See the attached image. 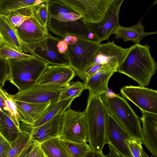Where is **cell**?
Here are the masks:
<instances>
[{
    "label": "cell",
    "mask_w": 157,
    "mask_h": 157,
    "mask_svg": "<svg viewBox=\"0 0 157 157\" xmlns=\"http://www.w3.org/2000/svg\"><path fill=\"white\" fill-rule=\"evenodd\" d=\"M157 64L151 56L147 44H135L129 48L125 58L118 65L117 72L124 74L138 83L139 86H148L156 71Z\"/></svg>",
    "instance_id": "cell-1"
},
{
    "label": "cell",
    "mask_w": 157,
    "mask_h": 157,
    "mask_svg": "<svg viewBox=\"0 0 157 157\" xmlns=\"http://www.w3.org/2000/svg\"><path fill=\"white\" fill-rule=\"evenodd\" d=\"M88 128L87 142L92 150L102 151L107 144V115L108 110L101 95L89 92L85 110Z\"/></svg>",
    "instance_id": "cell-2"
},
{
    "label": "cell",
    "mask_w": 157,
    "mask_h": 157,
    "mask_svg": "<svg viewBox=\"0 0 157 157\" xmlns=\"http://www.w3.org/2000/svg\"><path fill=\"white\" fill-rule=\"evenodd\" d=\"M10 72L9 82L21 91L35 86L50 64L36 56L7 60Z\"/></svg>",
    "instance_id": "cell-3"
},
{
    "label": "cell",
    "mask_w": 157,
    "mask_h": 157,
    "mask_svg": "<svg viewBox=\"0 0 157 157\" xmlns=\"http://www.w3.org/2000/svg\"><path fill=\"white\" fill-rule=\"evenodd\" d=\"M64 40L68 44L65 54L69 66L79 78L85 81L84 72L93 60L101 44L70 35L67 36Z\"/></svg>",
    "instance_id": "cell-4"
},
{
    "label": "cell",
    "mask_w": 157,
    "mask_h": 157,
    "mask_svg": "<svg viewBox=\"0 0 157 157\" xmlns=\"http://www.w3.org/2000/svg\"><path fill=\"white\" fill-rule=\"evenodd\" d=\"M101 96L109 112L128 134L142 141L144 136L140 118L125 99L115 93Z\"/></svg>",
    "instance_id": "cell-5"
},
{
    "label": "cell",
    "mask_w": 157,
    "mask_h": 157,
    "mask_svg": "<svg viewBox=\"0 0 157 157\" xmlns=\"http://www.w3.org/2000/svg\"><path fill=\"white\" fill-rule=\"evenodd\" d=\"M63 40L60 37L54 36L49 32L44 39L38 41L24 43L25 53L40 59L50 65L69 66L65 54H61L58 51V43Z\"/></svg>",
    "instance_id": "cell-6"
},
{
    "label": "cell",
    "mask_w": 157,
    "mask_h": 157,
    "mask_svg": "<svg viewBox=\"0 0 157 157\" xmlns=\"http://www.w3.org/2000/svg\"><path fill=\"white\" fill-rule=\"evenodd\" d=\"M64 5L82 16L86 24L98 23L105 17L115 0H59Z\"/></svg>",
    "instance_id": "cell-7"
},
{
    "label": "cell",
    "mask_w": 157,
    "mask_h": 157,
    "mask_svg": "<svg viewBox=\"0 0 157 157\" xmlns=\"http://www.w3.org/2000/svg\"><path fill=\"white\" fill-rule=\"evenodd\" d=\"M88 128L85 111L78 112L71 109L62 114L59 137L76 142H87Z\"/></svg>",
    "instance_id": "cell-8"
},
{
    "label": "cell",
    "mask_w": 157,
    "mask_h": 157,
    "mask_svg": "<svg viewBox=\"0 0 157 157\" xmlns=\"http://www.w3.org/2000/svg\"><path fill=\"white\" fill-rule=\"evenodd\" d=\"M124 98L131 101L141 111L157 114V91L147 87L126 86L120 89Z\"/></svg>",
    "instance_id": "cell-9"
},
{
    "label": "cell",
    "mask_w": 157,
    "mask_h": 157,
    "mask_svg": "<svg viewBox=\"0 0 157 157\" xmlns=\"http://www.w3.org/2000/svg\"><path fill=\"white\" fill-rule=\"evenodd\" d=\"M47 27L48 32L63 40L70 35L97 42L94 34L81 18L74 21L62 22L48 16Z\"/></svg>",
    "instance_id": "cell-10"
},
{
    "label": "cell",
    "mask_w": 157,
    "mask_h": 157,
    "mask_svg": "<svg viewBox=\"0 0 157 157\" xmlns=\"http://www.w3.org/2000/svg\"><path fill=\"white\" fill-rule=\"evenodd\" d=\"M132 138L108 111L106 126L107 144L111 145L124 156L133 157L128 146V141Z\"/></svg>",
    "instance_id": "cell-11"
},
{
    "label": "cell",
    "mask_w": 157,
    "mask_h": 157,
    "mask_svg": "<svg viewBox=\"0 0 157 157\" xmlns=\"http://www.w3.org/2000/svg\"><path fill=\"white\" fill-rule=\"evenodd\" d=\"M124 0H115L100 22L86 24L94 35L97 42L100 43L108 40L113 31L119 24V16L121 6Z\"/></svg>",
    "instance_id": "cell-12"
},
{
    "label": "cell",
    "mask_w": 157,
    "mask_h": 157,
    "mask_svg": "<svg viewBox=\"0 0 157 157\" xmlns=\"http://www.w3.org/2000/svg\"><path fill=\"white\" fill-rule=\"evenodd\" d=\"M62 114L55 117L40 126L35 127L20 121V130L29 134L31 141L40 144L50 139L59 137Z\"/></svg>",
    "instance_id": "cell-13"
},
{
    "label": "cell",
    "mask_w": 157,
    "mask_h": 157,
    "mask_svg": "<svg viewBox=\"0 0 157 157\" xmlns=\"http://www.w3.org/2000/svg\"><path fill=\"white\" fill-rule=\"evenodd\" d=\"M61 88L36 85L13 95V100L32 103H52L58 101Z\"/></svg>",
    "instance_id": "cell-14"
},
{
    "label": "cell",
    "mask_w": 157,
    "mask_h": 157,
    "mask_svg": "<svg viewBox=\"0 0 157 157\" xmlns=\"http://www.w3.org/2000/svg\"><path fill=\"white\" fill-rule=\"evenodd\" d=\"M75 75L70 66L49 65L40 77L36 85L62 88L68 85Z\"/></svg>",
    "instance_id": "cell-15"
},
{
    "label": "cell",
    "mask_w": 157,
    "mask_h": 157,
    "mask_svg": "<svg viewBox=\"0 0 157 157\" xmlns=\"http://www.w3.org/2000/svg\"><path fill=\"white\" fill-rule=\"evenodd\" d=\"M16 29L19 38L24 43L41 40L45 38L49 32L34 11L32 16Z\"/></svg>",
    "instance_id": "cell-16"
},
{
    "label": "cell",
    "mask_w": 157,
    "mask_h": 157,
    "mask_svg": "<svg viewBox=\"0 0 157 157\" xmlns=\"http://www.w3.org/2000/svg\"><path fill=\"white\" fill-rule=\"evenodd\" d=\"M119 65L104 67L88 76L84 83L86 89L93 94L101 95L108 90L109 81L114 73L117 72Z\"/></svg>",
    "instance_id": "cell-17"
},
{
    "label": "cell",
    "mask_w": 157,
    "mask_h": 157,
    "mask_svg": "<svg viewBox=\"0 0 157 157\" xmlns=\"http://www.w3.org/2000/svg\"><path fill=\"white\" fill-rule=\"evenodd\" d=\"M128 50L129 48H124L116 45L113 41L101 44L93 60L88 67L101 63L119 65L125 58Z\"/></svg>",
    "instance_id": "cell-18"
},
{
    "label": "cell",
    "mask_w": 157,
    "mask_h": 157,
    "mask_svg": "<svg viewBox=\"0 0 157 157\" xmlns=\"http://www.w3.org/2000/svg\"><path fill=\"white\" fill-rule=\"evenodd\" d=\"M141 111L144 136L142 143L153 157H157V114Z\"/></svg>",
    "instance_id": "cell-19"
},
{
    "label": "cell",
    "mask_w": 157,
    "mask_h": 157,
    "mask_svg": "<svg viewBox=\"0 0 157 157\" xmlns=\"http://www.w3.org/2000/svg\"><path fill=\"white\" fill-rule=\"evenodd\" d=\"M13 101L20 121L31 126L33 125L52 103L51 101L46 103L39 104Z\"/></svg>",
    "instance_id": "cell-20"
},
{
    "label": "cell",
    "mask_w": 157,
    "mask_h": 157,
    "mask_svg": "<svg viewBox=\"0 0 157 157\" xmlns=\"http://www.w3.org/2000/svg\"><path fill=\"white\" fill-rule=\"evenodd\" d=\"M44 0H0V14L8 16L14 13L27 17L32 16L34 10Z\"/></svg>",
    "instance_id": "cell-21"
},
{
    "label": "cell",
    "mask_w": 157,
    "mask_h": 157,
    "mask_svg": "<svg viewBox=\"0 0 157 157\" xmlns=\"http://www.w3.org/2000/svg\"><path fill=\"white\" fill-rule=\"evenodd\" d=\"M0 36L6 45L20 52L25 53L24 43L19 38L16 28L12 24L7 16L1 14Z\"/></svg>",
    "instance_id": "cell-22"
},
{
    "label": "cell",
    "mask_w": 157,
    "mask_h": 157,
    "mask_svg": "<svg viewBox=\"0 0 157 157\" xmlns=\"http://www.w3.org/2000/svg\"><path fill=\"white\" fill-rule=\"evenodd\" d=\"M144 28V26L140 20L135 25L129 27L119 25L114 29L112 34L115 35L116 38L121 39L124 41H131L135 44H139L144 37L157 33V31L146 32Z\"/></svg>",
    "instance_id": "cell-23"
},
{
    "label": "cell",
    "mask_w": 157,
    "mask_h": 157,
    "mask_svg": "<svg viewBox=\"0 0 157 157\" xmlns=\"http://www.w3.org/2000/svg\"><path fill=\"white\" fill-rule=\"evenodd\" d=\"M74 99L71 98L51 103L39 119L31 126L35 127L40 126L55 117L62 114L70 106Z\"/></svg>",
    "instance_id": "cell-24"
},
{
    "label": "cell",
    "mask_w": 157,
    "mask_h": 157,
    "mask_svg": "<svg viewBox=\"0 0 157 157\" xmlns=\"http://www.w3.org/2000/svg\"><path fill=\"white\" fill-rule=\"evenodd\" d=\"M40 146L46 157H72L59 137L47 140Z\"/></svg>",
    "instance_id": "cell-25"
},
{
    "label": "cell",
    "mask_w": 157,
    "mask_h": 157,
    "mask_svg": "<svg viewBox=\"0 0 157 157\" xmlns=\"http://www.w3.org/2000/svg\"><path fill=\"white\" fill-rule=\"evenodd\" d=\"M1 111L8 115L19 128V117L13 95L7 93L0 86V111Z\"/></svg>",
    "instance_id": "cell-26"
},
{
    "label": "cell",
    "mask_w": 157,
    "mask_h": 157,
    "mask_svg": "<svg viewBox=\"0 0 157 157\" xmlns=\"http://www.w3.org/2000/svg\"><path fill=\"white\" fill-rule=\"evenodd\" d=\"M20 130L9 116L0 111V133L7 141L12 142L17 139Z\"/></svg>",
    "instance_id": "cell-27"
},
{
    "label": "cell",
    "mask_w": 157,
    "mask_h": 157,
    "mask_svg": "<svg viewBox=\"0 0 157 157\" xmlns=\"http://www.w3.org/2000/svg\"><path fill=\"white\" fill-rule=\"evenodd\" d=\"M85 90L84 83L79 81H76L71 85L61 88L58 101L75 99L79 97Z\"/></svg>",
    "instance_id": "cell-28"
},
{
    "label": "cell",
    "mask_w": 157,
    "mask_h": 157,
    "mask_svg": "<svg viewBox=\"0 0 157 157\" xmlns=\"http://www.w3.org/2000/svg\"><path fill=\"white\" fill-rule=\"evenodd\" d=\"M31 141L30 135L20 131L17 139L10 142L11 145L7 157H19L24 149Z\"/></svg>",
    "instance_id": "cell-29"
},
{
    "label": "cell",
    "mask_w": 157,
    "mask_h": 157,
    "mask_svg": "<svg viewBox=\"0 0 157 157\" xmlns=\"http://www.w3.org/2000/svg\"><path fill=\"white\" fill-rule=\"evenodd\" d=\"M62 140L72 157H85L92 150L86 142H76Z\"/></svg>",
    "instance_id": "cell-30"
},
{
    "label": "cell",
    "mask_w": 157,
    "mask_h": 157,
    "mask_svg": "<svg viewBox=\"0 0 157 157\" xmlns=\"http://www.w3.org/2000/svg\"><path fill=\"white\" fill-rule=\"evenodd\" d=\"M33 56L15 50L3 43L0 46V58L8 60L10 59H21L31 57Z\"/></svg>",
    "instance_id": "cell-31"
},
{
    "label": "cell",
    "mask_w": 157,
    "mask_h": 157,
    "mask_svg": "<svg viewBox=\"0 0 157 157\" xmlns=\"http://www.w3.org/2000/svg\"><path fill=\"white\" fill-rule=\"evenodd\" d=\"M48 16H50L56 15L61 13L75 12L63 4L59 0H48Z\"/></svg>",
    "instance_id": "cell-32"
},
{
    "label": "cell",
    "mask_w": 157,
    "mask_h": 157,
    "mask_svg": "<svg viewBox=\"0 0 157 157\" xmlns=\"http://www.w3.org/2000/svg\"><path fill=\"white\" fill-rule=\"evenodd\" d=\"M48 0H44L34 9V11L41 19L44 26L47 29L48 20Z\"/></svg>",
    "instance_id": "cell-33"
},
{
    "label": "cell",
    "mask_w": 157,
    "mask_h": 157,
    "mask_svg": "<svg viewBox=\"0 0 157 157\" xmlns=\"http://www.w3.org/2000/svg\"><path fill=\"white\" fill-rule=\"evenodd\" d=\"M10 78V69L6 60L0 58V86L2 87Z\"/></svg>",
    "instance_id": "cell-34"
},
{
    "label": "cell",
    "mask_w": 157,
    "mask_h": 157,
    "mask_svg": "<svg viewBox=\"0 0 157 157\" xmlns=\"http://www.w3.org/2000/svg\"><path fill=\"white\" fill-rule=\"evenodd\" d=\"M141 140L132 138L128 142L129 149L133 157H143Z\"/></svg>",
    "instance_id": "cell-35"
},
{
    "label": "cell",
    "mask_w": 157,
    "mask_h": 157,
    "mask_svg": "<svg viewBox=\"0 0 157 157\" xmlns=\"http://www.w3.org/2000/svg\"><path fill=\"white\" fill-rule=\"evenodd\" d=\"M48 16L59 21L66 22L74 21L81 19L82 16L75 13H61L54 15Z\"/></svg>",
    "instance_id": "cell-36"
},
{
    "label": "cell",
    "mask_w": 157,
    "mask_h": 157,
    "mask_svg": "<svg viewBox=\"0 0 157 157\" xmlns=\"http://www.w3.org/2000/svg\"><path fill=\"white\" fill-rule=\"evenodd\" d=\"M7 16L15 28L19 27L25 20L29 17L14 13H10Z\"/></svg>",
    "instance_id": "cell-37"
},
{
    "label": "cell",
    "mask_w": 157,
    "mask_h": 157,
    "mask_svg": "<svg viewBox=\"0 0 157 157\" xmlns=\"http://www.w3.org/2000/svg\"><path fill=\"white\" fill-rule=\"evenodd\" d=\"M10 142L0 135V157H7L11 146Z\"/></svg>",
    "instance_id": "cell-38"
},
{
    "label": "cell",
    "mask_w": 157,
    "mask_h": 157,
    "mask_svg": "<svg viewBox=\"0 0 157 157\" xmlns=\"http://www.w3.org/2000/svg\"><path fill=\"white\" fill-rule=\"evenodd\" d=\"M29 157H46L40 147V144L34 142Z\"/></svg>",
    "instance_id": "cell-39"
},
{
    "label": "cell",
    "mask_w": 157,
    "mask_h": 157,
    "mask_svg": "<svg viewBox=\"0 0 157 157\" xmlns=\"http://www.w3.org/2000/svg\"><path fill=\"white\" fill-rule=\"evenodd\" d=\"M35 142L31 141L24 149L19 157H29L32 148Z\"/></svg>",
    "instance_id": "cell-40"
},
{
    "label": "cell",
    "mask_w": 157,
    "mask_h": 157,
    "mask_svg": "<svg viewBox=\"0 0 157 157\" xmlns=\"http://www.w3.org/2000/svg\"><path fill=\"white\" fill-rule=\"evenodd\" d=\"M57 47L59 53L61 54H65L68 47V44L67 42L63 39L58 43Z\"/></svg>",
    "instance_id": "cell-41"
},
{
    "label": "cell",
    "mask_w": 157,
    "mask_h": 157,
    "mask_svg": "<svg viewBox=\"0 0 157 157\" xmlns=\"http://www.w3.org/2000/svg\"><path fill=\"white\" fill-rule=\"evenodd\" d=\"M105 155L102 151H97L91 150L86 155L85 157H105Z\"/></svg>",
    "instance_id": "cell-42"
},
{
    "label": "cell",
    "mask_w": 157,
    "mask_h": 157,
    "mask_svg": "<svg viewBox=\"0 0 157 157\" xmlns=\"http://www.w3.org/2000/svg\"><path fill=\"white\" fill-rule=\"evenodd\" d=\"M142 154L143 157H150L143 150L142 151Z\"/></svg>",
    "instance_id": "cell-43"
},
{
    "label": "cell",
    "mask_w": 157,
    "mask_h": 157,
    "mask_svg": "<svg viewBox=\"0 0 157 157\" xmlns=\"http://www.w3.org/2000/svg\"><path fill=\"white\" fill-rule=\"evenodd\" d=\"M3 43H4L0 36V46Z\"/></svg>",
    "instance_id": "cell-44"
},
{
    "label": "cell",
    "mask_w": 157,
    "mask_h": 157,
    "mask_svg": "<svg viewBox=\"0 0 157 157\" xmlns=\"http://www.w3.org/2000/svg\"><path fill=\"white\" fill-rule=\"evenodd\" d=\"M118 157H125L119 153L118 154Z\"/></svg>",
    "instance_id": "cell-45"
},
{
    "label": "cell",
    "mask_w": 157,
    "mask_h": 157,
    "mask_svg": "<svg viewBox=\"0 0 157 157\" xmlns=\"http://www.w3.org/2000/svg\"><path fill=\"white\" fill-rule=\"evenodd\" d=\"M1 135V134H0V135Z\"/></svg>",
    "instance_id": "cell-46"
}]
</instances>
